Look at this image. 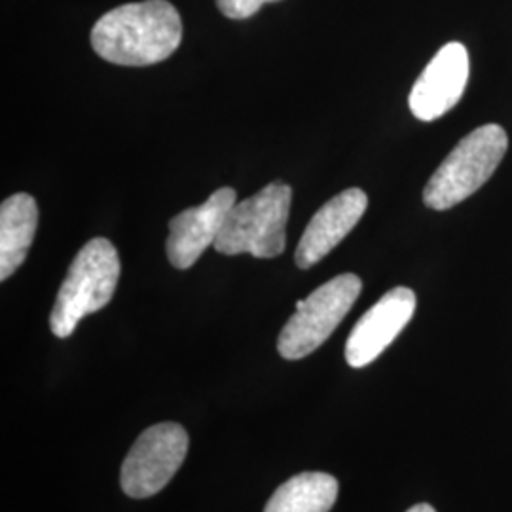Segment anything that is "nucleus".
Wrapping results in <instances>:
<instances>
[{"instance_id": "1", "label": "nucleus", "mask_w": 512, "mask_h": 512, "mask_svg": "<svg viewBox=\"0 0 512 512\" xmlns=\"http://www.w3.org/2000/svg\"><path fill=\"white\" fill-rule=\"evenodd\" d=\"M183 21L167 0L124 4L93 25L92 46L105 61L122 67H148L175 54Z\"/></svg>"}, {"instance_id": "2", "label": "nucleus", "mask_w": 512, "mask_h": 512, "mask_svg": "<svg viewBox=\"0 0 512 512\" xmlns=\"http://www.w3.org/2000/svg\"><path fill=\"white\" fill-rule=\"evenodd\" d=\"M120 279V258L109 239L88 241L78 255L57 293L50 315V329L57 338H69L78 323L103 310L116 291Z\"/></svg>"}, {"instance_id": "3", "label": "nucleus", "mask_w": 512, "mask_h": 512, "mask_svg": "<svg viewBox=\"0 0 512 512\" xmlns=\"http://www.w3.org/2000/svg\"><path fill=\"white\" fill-rule=\"evenodd\" d=\"M509 148L507 131L497 124L473 129L433 173L423 190L429 209L446 211L473 196L490 181Z\"/></svg>"}, {"instance_id": "4", "label": "nucleus", "mask_w": 512, "mask_h": 512, "mask_svg": "<svg viewBox=\"0 0 512 512\" xmlns=\"http://www.w3.org/2000/svg\"><path fill=\"white\" fill-rule=\"evenodd\" d=\"M291 202L293 188L275 181L258 190L255 196L236 203L213 245L215 251L228 256L247 253L255 258L281 255L287 245L285 228Z\"/></svg>"}, {"instance_id": "5", "label": "nucleus", "mask_w": 512, "mask_h": 512, "mask_svg": "<svg viewBox=\"0 0 512 512\" xmlns=\"http://www.w3.org/2000/svg\"><path fill=\"white\" fill-rule=\"evenodd\" d=\"M361 289L363 281L357 275H336L308 298L296 302V311L277 340L279 355L298 361L321 348L353 308Z\"/></svg>"}, {"instance_id": "6", "label": "nucleus", "mask_w": 512, "mask_h": 512, "mask_svg": "<svg viewBox=\"0 0 512 512\" xmlns=\"http://www.w3.org/2000/svg\"><path fill=\"white\" fill-rule=\"evenodd\" d=\"M188 452V435L179 423H158L147 429L122 465L120 484L133 499H147L164 490Z\"/></svg>"}, {"instance_id": "7", "label": "nucleus", "mask_w": 512, "mask_h": 512, "mask_svg": "<svg viewBox=\"0 0 512 512\" xmlns=\"http://www.w3.org/2000/svg\"><path fill=\"white\" fill-rule=\"evenodd\" d=\"M416 304V293L408 287L385 293L351 330L346 342L348 365L363 368L376 361L410 323Z\"/></svg>"}, {"instance_id": "8", "label": "nucleus", "mask_w": 512, "mask_h": 512, "mask_svg": "<svg viewBox=\"0 0 512 512\" xmlns=\"http://www.w3.org/2000/svg\"><path fill=\"white\" fill-rule=\"evenodd\" d=\"M469 82V52L461 42L442 46L416 80L408 105L421 122H433L454 109Z\"/></svg>"}, {"instance_id": "9", "label": "nucleus", "mask_w": 512, "mask_h": 512, "mask_svg": "<svg viewBox=\"0 0 512 512\" xmlns=\"http://www.w3.org/2000/svg\"><path fill=\"white\" fill-rule=\"evenodd\" d=\"M236 205L234 188L215 190L207 202L186 209L173 217L169 222V238H167V258L179 268H192L209 245H215L219 238L224 220L230 209Z\"/></svg>"}, {"instance_id": "10", "label": "nucleus", "mask_w": 512, "mask_h": 512, "mask_svg": "<svg viewBox=\"0 0 512 512\" xmlns=\"http://www.w3.org/2000/svg\"><path fill=\"white\" fill-rule=\"evenodd\" d=\"M366 207L368 196L361 188H348L325 203L300 238L294 253L296 266L308 270L321 262L359 224Z\"/></svg>"}, {"instance_id": "11", "label": "nucleus", "mask_w": 512, "mask_h": 512, "mask_svg": "<svg viewBox=\"0 0 512 512\" xmlns=\"http://www.w3.org/2000/svg\"><path fill=\"white\" fill-rule=\"evenodd\" d=\"M38 228V205L31 194H14L0 205V279L25 262Z\"/></svg>"}, {"instance_id": "12", "label": "nucleus", "mask_w": 512, "mask_h": 512, "mask_svg": "<svg viewBox=\"0 0 512 512\" xmlns=\"http://www.w3.org/2000/svg\"><path fill=\"white\" fill-rule=\"evenodd\" d=\"M338 497V480L327 473H302L281 484L264 512H330Z\"/></svg>"}, {"instance_id": "13", "label": "nucleus", "mask_w": 512, "mask_h": 512, "mask_svg": "<svg viewBox=\"0 0 512 512\" xmlns=\"http://www.w3.org/2000/svg\"><path fill=\"white\" fill-rule=\"evenodd\" d=\"M268 2H279V0H217V6L226 18L247 19L255 16L256 12Z\"/></svg>"}, {"instance_id": "14", "label": "nucleus", "mask_w": 512, "mask_h": 512, "mask_svg": "<svg viewBox=\"0 0 512 512\" xmlns=\"http://www.w3.org/2000/svg\"><path fill=\"white\" fill-rule=\"evenodd\" d=\"M406 512H437L431 505H427V503H420V505H414L412 509H408Z\"/></svg>"}]
</instances>
